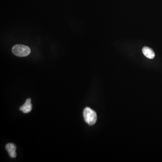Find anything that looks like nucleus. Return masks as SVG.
<instances>
[{
    "instance_id": "1",
    "label": "nucleus",
    "mask_w": 162,
    "mask_h": 162,
    "mask_svg": "<svg viewBox=\"0 0 162 162\" xmlns=\"http://www.w3.org/2000/svg\"><path fill=\"white\" fill-rule=\"evenodd\" d=\"M12 52L18 57H26L30 54L31 49L28 46L21 44H17L12 48Z\"/></svg>"
},
{
    "instance_id": "2",
    "label": "nucleus",
    "mask_w": 162,
    "mask_h": 162,
    "mask_svg": "<svg viewBox=\"0 0 162 162\" xmlns=\"http://www.w3.org/2000/svg\"><path fill=\"white\" fill-rule=\"evenodd\" d=\"M83 117L86 122L91 126L94 125L97 122V113L89 107H86L84 110Z\"/></svg>"
},
{
    "instance_id": "3",
    "label": "nucleus",
    "mask_w": 162,
    "mask_h": 162,
    "mask_svg": "<svg viewBox=\"0 0 162 162\" xmlns=\"http://www.w3.org/2000/svg\"><path fill=\"white\" fill-rule=\"evenodd\" d=\"M5 148L11 158H15L16 157V147L14 144L12 143L7 144L5 146Z\"/></svg>"
},
{
    "instance_id": "4",
    "label": "nucleus",
    "mask_w": 162,
    "mask_h": 162,
    "mask_svg": "<svg viewBox=\"0 0 162 162\" xmlns=\"http://www.w3.org/2000/svg\"><path fill=\"white\" fill-rule=\"evenodd\" d=\"M31 99H28L24 104L20 107L19 109L20 111L25 114L30 113L32 111V105L31 104Z\"/></svg>"
},
{
    "instance_id": "5",
    "label": "nucleus",
    "mask_w": 162,
    "mask_h": 162,
    "mask_svg": "<svg viewBox=\"0 0 162 162\" xmlns=\"http://www.w3.org/2000/svg\"><path fill=\"white\" fill-rule=\"evenodd\" d=\"M143 54L146 57L149 59H153L155 57V53L154 51L150 48L147 47H145L142 48Z\"/></svg>"
}]
</instances>
